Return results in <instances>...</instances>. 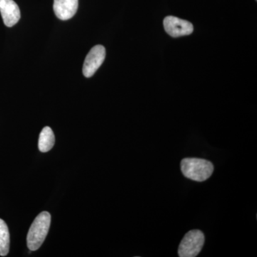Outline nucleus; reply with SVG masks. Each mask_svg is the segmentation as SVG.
I'll use <instances>...</instances> for the list:
<instances>
[{
    "label": "nucleus",
    "mask_w": 257,
    "mask_h": 257,
    "mask_svg": "<svg viewBox=\"0 0 257 257\" xmlns=\"http://www.w3.org/2000/svg\"><path fill=\"white\" fill-rule=\"evenodd\" d=\"M181 170L186 178L204 182L212 175L214 166L209 161L198 158H185L181 162Z\"/></svg>",
    "instance_id": "f257e3e1"
},
{
    "label": "nucleus",
    "mask_w": 257,
    "mask_h": 257,
    "mask_svg": "<svg viewBox=\"0 0 257 257\" xmlns=\"http://www.w3.org/2000/svg\"><path fill=\"white\" fill-rule=\"evenodd\" d=\"M51 224V215L47 211H42L35 218L27 237V243L30 251L39 249L46 239Z\"/></svg>",
    "instance_id": "f03ea898"
},
{
    "label": "nucleus",
    "mask_w": 257,
    "mask_h": 257,
    "mask_svg": "<svg viewBox=\"0 0 257 257\" xmlns=\"http://www.w3.org/2000/svg\"><path fill=\"white\" fill-rule=\"evenodd\" d=\"M204 235L200 230H192L186 234L179 246L180 257H195L202 251Z\"/></svg>",
    "instance_id": "7ed1b4c3"
},
{
    "label": "nucleus",
    "mask_w": 257,
    "mask_h": 257,
    "mask_svg": "<svg viewBox=\"0 0 257 257\" xmlns=\"http://www.w3.org/2000/svg\"><path fill=\"white\" fill-rule=\"evenodd\" d=\"M106 57V50L102 45L93 47L86 57L83 65L82 72L84 77H92L100 67Z\"/></svg>",
    "instance_id": "20e7f679"
},
{
    "label": "nucleus",
    "mask_w": 257,
    "mask_h": 257,
    "mask_svg": "<svg viewBox=\"0 0 257 257\" xmlns=\"http://www.w3.org/2000/svg\"><path fill=\"white\" fill-rule=\"evenodd\" d=\"M164 28L170 36L179 37L191 35L194 31L192 23L174 16H168L164 20Z\"/></svg>",
    "instance_id": "39448f33"
},
{
    "label": "nucleus",
    "mask_w": 257,
    "mask_h": 257,
    "mask_svg": "<svg viewBox=\"0 0 257 257\" xmlns=\"http://www.w3.org/2000/svg\"><path fill=\"white\" fill-rule=\"evenodd\" d=\"M0 13L8 28L16 25L21 17L20 8L14 0H0Z\"/></svg>",
    "instance_id": "423d86ee"
},
{
    "label": "nucleus",
    "mask_w": 257,
    "mask_h": 257,
    "mask_svg": "<svg viewBox=\"0 0 257 257\" xmlns=\"http://www.w3.org/2000/svg\"><path fill=\"white\" fill-rule=\"evenodd\" d=\"M79 0H54L53 9L61 20L73 18L78 9Z\"/></svg>",
    "instance_id": "0eeeda50"
},
{
    "label": "nucleus",
    "mask_w": 257,
    "mask_h": 257,
    "mask_svg": "<svg viewBox=\"0 0 257 257\" xmlns=\"http://www.w3.org/2000/svg\"><path fill=\"white\" fill-rule=\"evenodd\" d=\"M55 138L53 131L50 126H45L42 130L39 138V150L42 152H47L55 145Z\"/></svg>",
    "instance_id": "6e6552de"
},
{
    "label": "nucleus",
    "mask_w": 257,
    "mask_h": 257,
    "mask_svg": "<svg viewBox=\"0 0 257 257\" xmlns=\"http://www.w3.org/2000/svg\"><path fill=\"white\" fill-rule=\"evenodd\" d=\"M10 236L8 225L0 219V256H5L10 251Z\"/></svg>",
    "instance_id": "1a4fd4ad"
}]
</instances>
